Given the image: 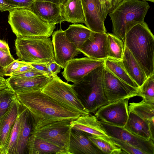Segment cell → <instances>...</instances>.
I'll return each instance as SVG.
<instances>
[{
	"instance_id": "6da1fadb",
	"label": "cell",
	"mask_w": 154,
	"mask_h": 154,
	"mask_svg": "<svg viewBox=\"0 0 154 154\" xmlns=\"http://www.w3.org/2000/svg\"><path fill=\"white\" fill-rule=\"evenodd\" d=\"M19 102L29 110L32 117V130L63 120H73L81 115L61 105L40 90L16 93Z\"/></svg>"
},
{
	"instance_id": "7a4b0ae2",
	"label": "cell",
	"mask_w": 154,
	"mask_h": 154,
	"mask_svg": "<svg viewBox=\"0 0 154 154\" xmlns=\"http://www.w3.org/2000/svg\"><path fill=\"white\" fill-rule=\"evenodd\" d=\"M124 44L147 78L154 74V36L146 22L135 25L128 31Z\"/></svg>"
},
{
	"instance_id": "3957f363",
	"label": "cell",
	"mask_w": 154,
	"mask_h": 154,
	"mask_svg": "<svg viewBox=\"0 0 154 154\" xmlns=\"http://www.w3.org/2000/svg\"><path fill=\"white\" fill-rule=\"evenodd\" d=\"M150 6L142 0H123L109 14L113 34L124 43L126 34L135 25L144 21Z\"/></svg>"
},
{
	"instance_id": "277c9868",
	"label": "cell",
	"mask_w": 154,
	"mask_h": 154,
	"mask_svg": "<svg viewBox=\"0 0 154 154\" xmlns=\"http://www.w3.org/2000/svg\"><path fill=\"white\" fill-rule=\"evenodd\" d=\"M8 21L16 36L50 37L56 28L55 24L44 20L26 8L9 11Z\"/></svg>"
},
{
	"instance_id": "5b68a950",
	"label": "cell",
	"mask_w": 154,
	"mask_h": 154,
	"mask_svg": "<svg viewBox=\"0 0 154 154\" xmlns=\"http://www.w3.org/2000/svg\"><path fill=\"white\" fill-rule=\"evenodd\" d=\"M104 63L94 69L80 81L72 84L78 97L90 113H94L108 102L104 95L102 84Z\"/></svg>"
},
{
	"instance_id": "8992f818",
	"label": "cell",
	"mask_w": 154,
	"mask_h": 154,
	"mask_svg": "<svg viewBox=\"0 0 154 154\" xmlns=\"http://www.w3.org/2000/svg\"><path fill=\"white\" fill-rule=\"evenodd\" d=\"M15 46L20 60L37 63H50L55 61L49 37L17 36Z\"/></svg>"
},
{
	"instance_id": "52a82bcc",
	"label": "cell",
	"mask_w": 154,
	"mask_h": 154,
	"mask_svg": "<svg viewBox=\"0 0 154 154\" xmlns=\"http://www.w3.org/2000/svg\"><path fill=\"white\" fill-rule=\"evenodd\" d=\"M41 91L63 106L81 115L90 113L79 98L72 85L64 82L57 75L52 76Z\"/></svg>"
},
{
	"instance_id": "ba28073f",
	"label": "cell",
	"mask_w": 154,
	"mask_h": 154,
	"mask_svg": "<svg viewBox=\"0 0 154 154\" xmlns=\"http://www.w3.org/2000/svg\"><path fill=\"white\" fill-rule=\"evenodd\" d=\"M71 120H63L49 123L32 130L31 134L56 144L65 150L68 154L72 131Z\"/></svg>"
},
{
	"instance_id": "9c48e42d",
	"label": "cell",
	"mask_w": 154,
	"mask_h": 154,
	"mask_svg": "<svg viewBox=\"0 0 154 154\" xmlns=\"http://www.w3.org/2000/svg\"><path fill=\"white\" fill-rule=\"evenodd\" d=\"M104 93L108 103L137 96L139 89L117 77L104 67L102 78Z\"/></svg>"
},
{
	"instance_id": "30bf717a",
	"label": "cell",
	"mask_w": 154,
	"mask_h": 154,
	"mask_svg": "<svg viewBox=\"0 0 154 154\" xmlns=\"http://www.w3.org/2000/svg\"><path fill=\"white\" fill-rule=\"evenodd\" d=\"M129 99L127 98L104 105L96 111L94 116L102 122L114 126L123 127L128 116Z\"/></svg>"
},
{
	"instance_id": "8fae6325",
	"label": "cell",
	"mask_w": 154,
	"mask_h": 154,
	"mask_svg": "<svg viewBox=\"0 0 154 154\" xmlns=\"http://www.w3.org/2000/svg\"><path fill=\"white\" fill-rule=\"evenodd\" d=\"M99 122L109 137L127 143L146 154H154V140H145L133 134L123 127L111 125L99 120Z\"/></svg>"
},
{
	"instance_id": "7c38bea8",
	"label": "cell",
	"mask_w": 154,
	"mask_h": 154,
	"mask_svg": "<svg viewBox=\"0 0 154 154\" xmlns=\"http://www.w3.org/2000/svg\"><path fill=\"white\" fill-rule=\"evenodd\" d=\"M104 60L87 57L74 58L67 63L62 74L67 82L75 83L80 81L91 71L103 64Z\"/></svg>"
},
{
	"instance_id": "4fadbf2b",
	"label": "cell",
	"mask_w": 154,
	"mask_h": 154,
	"mask_svg": "<svg viewBox=\"0 0 154 154\" xmlns=\"http://www.w3.org/2000/svg\"><path fill=\"white\" fill-rule=\"evenodd\" d=\"M52 41L55 61L63 69L69 61L80 53L67 38L61 27L53 33Z\"/></svg>"
},
{
	"instance_id": "5bb4252c",
	"label": "cell",
	"mask_w": 154,
	"mask_h": 154,
	"mask_svg": "<svg viewBox=\"0 0 154 154\" xmlns=\"http://www.w3.org/2000/svg\"><path fill=\"white\" fill-rule=\"evenodd\" d=\"M85 18V24L92 32L106 33L105 19L100 0H81Z\"/></svg>"
},
{
	"instance_id": "9a60e30c",
	"label": "cell",
	"mask_w": 154,
	"mask_h": 154,
	"mask_svg": "<svg viewBox=\"0 0 154 154\" xmlns=\"http://www.w3.org/2000/svg\"><path fill=\"white\" fill-rule=\"evenodd\" d=\"M78 50L87 57L105 60L108 58L107 33L92 32L89 38Z\"/></svg>"
},
{
	"instance_id": "2e32d148",
	"label": "cell",
	"mask_w": 154,
	"mask_h": 154,
	"mask_svg": "<svg viewBox=\"0 0 154 154\" xmlns=\"http://www.w3.org/2000/svg\"><path fill=\"white\" fill-rule=\"evenodd\" d=\"M52 78V76L48 75L29 78L11 76L6 79V81L8 87L16 94L32 91L41 90Z\"/></svg>"
},
{
	"instance_id": "e0dca14e",
	"label": "cell",
	"mask_w": 154,
	"mask_h": 154,
	"mask_svg": "<svg viewBox=\"0 0 154 154\" xmlns=\"http://www.w3.org/2000/svg\"><path fill=\"white\" fill-rule=\"evenodd\" d=\"M62 6L51 2L35 0L30 10L44 20L56 24L63 21Z\"/></svg>"
},
{
	"instance_id": "ac0fdd59",
	"label": "cell",
	"mask_w": 154,
	"mask_h": 154,
	"mask_svg": "<svg viewBox=\"0 0 154 154\" xmlns=\"http://www.w3.org/2000/svg\"><path fill=\"white\" fill-rule=\"evenodd\" d=\"M90 135L72 129L68 154H101L103 152L88 138Z\"/></svg>"
},
{
	"instance_id": "d6986e66",
	"label": "cell",
	"mask_w": 154,
	"mask_h": 154,
	"mask_svg": "<svg viewBox=\"0 0 154 154\" xmlns=\"http://www.w3.org/2000/svg\"><path fill=\"white\" fill-rule=\"evenodd\" d=\"M123 127L134 135L145 140H154V127L148 121L128 110V116Z\"/></svg>"
},
{
	"instance_id": "ffe728a7",
	"label": "cell",
	"mask_w": 154,
	"mask_h": 154,
	"mask_svg": "<svg viewBox=\"0 0 154 154\" xmlns=\"http://www.w3.org/2000/svg\"><path fill=\"white\" fill-rule=\"evenodd\" d=\"M70 125L72 130L91 135L109 137L102 128L99 120L94 115L90 113L80 116L76 119L71 120Z\"/></svg>"
},
{
	"instance_id": "44dd1931",
	"label": "cell",
	"mask_w": 154,
	"mask_h": 154,
	"mask_svg": "<svg viewBox=\"0 0 154 154\" xmlns=\"http://www.w3.org/2000/svg\"><path fill=\"white\" fill-rule=\"evenodd\" d=\"M20 104L16 96L9 109L0 117V147L2 150L19 114Z\"/></svg>"
},
{
	"instance_id": "7402d4cb",
	"label": "cell",
	"mask_w": 154,
	"mask_h": 154,
	"mask_svg": "<svg viewBox=\"0 0 154 154\" xmlns=\"http://www.w3.org/2000/svg\"><path fill=\"white\" fill-rule=\"evenodd\" d=\"M27 147L29 154H68L65 150L56 144L32 134Z\"/></svg>"
},
{
	"instance_id": "603a6c76",
	"label": "cell",
	"mask_w": 154,
	"mask_h": 154,
	"mask_svg": "<svg viewBox=\"0 0 154 154\" xmlns=\"http://www.w3.org/2000/svg\"><path fill=\"white\" fill-rule=\"evenodd\" d=\"M21 110L22 121L16 154H28V142L33 126L32 119L29 110L22 104Z\"/></svg>"
},
{
	"instance_id": "cb8c5ba5",
	"label": "cell",
	"mask_w": 154,
	"mask_h": 154,
	"mask_svg": "<svg viewBox=\"0 0 154 154\" xmlns=\"http://www.w3.org/2000/svg\"><path fill=\"white\" fill-rule=\"evenodd\" d=\"M122 61L128 74L139 88L147 77L139 63L125 46Z\"/></svg>"
},
{
	"instance_id": "d4e9b609",
	"label": "cell",
	"mask_w": 154,
	"mask_h": 154,
	"mask_svg": "<svg viewBox=\"0 0 154 154\" xmlns=\"http://www.w3.org/2000/svg\"><path fill=\"white\" fill-rule=\"evenodd\" d=\"M62 16L63 21L73 24L85 23L81 0H68L62 6Z\"/></svg>"
},
{
	"instance_id": "484cf974",
	"label": "cell",
	"mask_w": 154,
	"mask_h": 154,
	"mask_svg": "<svg viewBox=\"0 0 154 154\" xmlns=\"http://www.w3.org/2000/svg\"><path fill=\"white\" fill-rule=\"evenodd\" d=\"M66 36L78 49L89 38L92 31L81 24L70 25L65 30Z\"/></svg>"
},
{
	"instance_id": "4316f807",
	"label": "cell",
	"mask_w": 154,
	"mask_h": 154,
	"mask_svg": "<svg viewBox=\"0 0 154 154\" xmlns=\"http://www.w3.org/2000/svg\"><path fill=\"white\" fill-rule=\"evenodd\" d=\"M104 65L105 67L117 77L131 86L139 89L138 85L128 74L122 60L108 58L104 60Z\"/></svg>"
},
{
	"instance_id": "83f0119b",
	"label": "cell",
	"mask_w": 154,
	"mask_h": 154,
	"mask_svg": "<svg viewBox=\"0 0 154 154\" xmlns=\"http://www.w3.org/2000/svg\"><path fill=\"white\" fill-rule=\"evenodd\" d=\"M19 114L2 150L3 154H16L18 141L22 121L21 104L20 103Z\"/></svg>"
},
{
	"instance_id": "f1b7e54d",
	"label": "cell",
	"mask_w": 154,
	"mask_h": 154,
	"mask_svg": "<svg viewBox=\"0 0 154 154\" xmlns=\"http://www.w3.org/2000/svg\"><path fill=\"white\" fill-rule=\"evenodd\" d=\"M128 110L149 121L154 127V103L147 102L143 100L139 102H132L128 105Z\"/></svg>"
},
{
	"instance_id": "f546056e",
	"label": "cell",
	"mask_w": 154,
	"mask_h": 154,
	"mask_svg": "<svg viewBox=\"0 0 154 154\" xmlns=\"http://www.w3.org/2000/svg\"><path fill=\"white\" fill-rule=\"evenodd\" d=\"M88 138L103 153L126 154L120 148L115 144L109 137L89 135Z\"/></svg>"
},
{
	"instance_id": "4dcf8cb0",
	"label": "cell",
	"mask_w": 154,
	"mask_h": 154,
	"mask_svg": "<svg viewBox=\"0 0 154 154\" xmlns=\"http://www.w3.org/2000/svg\"><path fill=\"white\" fill-rule=\"evenodd\" d=\"M108 58L122 60L125 45L123 42L114 34L107 33Z\"/></svg>"
},
{
	"instance_id": "1f68e13d",
	"label": "cell",
	"mask_w": 154,
	"mask_h": 154,
	"mask_svg": "<svg viewBox=\"0 0 154 154\" xmlns=\"http://www.w3.org/2000/svg\"><path fill=\"white\" fill-rule=\"evenodd\" d=\"M137 96L147 102L154 103V74L147 78L139 88Z\"/></svg>"
},
{
	"instance_id": "d6a6232c",
	"label": "cell",
	"mask_w": 154,
	"mask_h": 154,
	"mask_svg": "<svg viewBox=\"0 0 154 154\" xmlns=\"http://www.w3.org/2000/svg\"><path fill=\"white\" fill-rule=\"evenodd\" d=\"M16 96V93L8 87L0 90V117L9 109Z\"/></svg>"
},
{
	"instance_id": "836d02e7",
	"label": "cell",
	"mask_w": 154,
	"mask_h": 154,
	"mask_svg": "<svg viewBox=\"0 0 154 154\" xmlns=\"http://www.w3.org/2000/svg\"><path fill=\"white\" fill-rule=\"evenodd\" d=\"M109 137L115 144L120 148L126 154H146L141 150L127 143L116 138Z\"/></svg>"
},
{
	"instance_id": "e575fe53",
	"label": "cell",
	"mask_w": 154,
	"mask_h": 154,
	"mask_svg": "<svg viewBox=\"0 0 154 154\" xmlns=\"http://www.w3.org/2000/svg\"><path fill=\"white\" fill-rule=\"evenodd\" d=\"M123 0H100L103 7L104 16L106 18L107 15L113 11Z\"/></svg>"
},
{
	"instance_id": "d590c367",
	"label": "cell",
	"mask_w": 154,
	"mask_h": 154,
	"mask_svg": "<svg viewBox=\"0 0 154 154\" xmlns=\"http://www.w3.org/2000/svg\"><path fill=\"white\" fill-rule=\"evenodd\" d=\"M26 62L20 60L18 59L14 61L5 67L4 69L5 75L11 76L13 73Z\"/></svg>"
},
{
	"instance_id": "8d00e7d4",
	"label": "cell",
	"mask_w": 154,
	"mask_h": 154,
	"mask_svg": "<svg viewBox=\"0 0 154 154\" xmlns=\"http://www.w3.org/2000/svg\"><path fill=\"white\" fill-rule=\"evenodd\" d=\"M15 60L11 54L0 49V66L4 68Z\"/></svg>"
},
{
	"instance_id": "74e56055",
	"label": "cell",
	"mask_w": 154,
	"mask_h": 154,
	"mask_svg": "<svg viewBox=\"0 0 154 154\" xmlns=\"http://www.w3.org/2000/svg\"><path fill=\"white\" fill-rule=\"evenodd\" d=\"M47 75H48L45 72L34 68L22 73L12 76L20 78H29Z\"/></svg>"
},
{
	"instance_id": "f35d334b",
	"label": "cell",
	"mask_w": 154,
	"mask_h": 154,
	"mask_svg": "<svg viewBox=\"0 0 154 154\" xmlns=\"http://www.w3.org/2000/svg\"><path fill=\"white\" fill-rule=\"evenodd\" d=\"M17 8L31 9V6L36 0H6Z\"/></svg>"
},
{
	"instance_id": "ab89813d",
	"label": "cell",
	"mask_w": 154,
	"mask_h": 154,
	"mask_svg": "<svg viewBox=\"0 0 154 154\" xmlns=\"http://www.w3.org/2000/svg\"><path fill=\"white\" fill-rule=\"evenodd\" d=\"M29 63L35 68L45 72L48 75L52 76L49 68L50 63Z\"/></svg>"
},
{
	"instance_id": "60d3db41",
	"label": "cell",
	"mask_w": 154,
	"mask_h": 154,
	"mask_svg": "<svg viewBox=\"0 0 154 154\" xmlns=\"http://www.w3.org/2000/svg\"><path fill=\"white\" fill-rule=\"evenodd\" d=\"M17 8L6 0H0V11L3 12L5 11H10Z\"/></svg>"
},
{
	"instance_id": "b9f144b4",
	"label": "cell",
	"mask_w": 154,
	"mask_h": 154,
	"mask_svg": "<svg viewBox=\"0 0 154 154\" xmlns=\"http://www.w3.org/2000/svg\"><path fill=\"white\" fill-rule=\"evenodd\" d=\"M34 68L29 63L26 62L24 64L21 66L17 70L15 71L13 73L11 76L22 73L32 70Z\"/></svg>"
},
{
	"instance_id": "7bdbcfd3",
	"label": "cell",
	"mask_w": 154,
	"mask_h": 154,
	"mask_svg": "<svg viewBox=\"0 0 154 154\" xmlns=\"http://www.w3.org/2000/svg\"><path fill=\"white\" fill-rule=\"evenodd\" d=\"M49 66L52 76L57 75L60 71L61 67L55 61L51 62Z\"/></svg>"
},
{
	"instance_id": "ee69618b",
	"label": "cell",
	"mask_w": 154,
	"mask_h": 154,
	"mask_svg": "<svg viewBox=\"0 0 154 154\" xmlns=\"http://www.w3.org/2000/svg\"><path fill=\"white\" fill-rule=\"evenodd\" d=\"M0 49L11 54L10 49L8 43L5 41L0 39Z\"/></svg>"
},
{
	"instance_id": "f6af8a7d",
	"label": "cell",
	"mask_w": 154,
	"mask_h": 154,
	"mask_svg": "<svg viewBox=\"0 0 154 154\" xmlns=\"http://www.w3.org/2000/svg\"><path fill=\"white\" fill-rule=\"evenodd\" d=\"M7 88H8V85L6 79L0 76V90Z\"/></svg>"
},
{
	"instance_id": "bcb514c9",
	"label": "cell",
	"mask_w": 154,
	"mask_h": 154,
	"mask_svg": "<svg viewBox=\"0 0 154 154\" xmlns=\"http://www.w3.org/2000/svg\"><path fill=\"white\" fill-rule=\"evenodd\" d=\"M51 2L63 6L68 0H36Z\"/></svg>"
},
{
	"instance_id": "7dc6e473",
	"label": "cell",
	"mask_w": 154,
	"mask_h": 154,
	"mask_svg": "<svg viewBox=\"0 0 154 154\" xmlns=\"http://www.w3.org/2000/svg\"><path fill=\"white\" fill-rule=\"evenodd\" d=\"M0 76L3 77L5 76L4 69L1 66H0Z\"/></svg>"
},
{
	"instance_id": "c3c4849f",
	"label": "cell",
	"mask_w": 154,
	"mask_h": 154,
	"mask_svg": "<svg viewBox=\"0 0 154 154\" xmlns=\"http://www.w3.org/2000/svg\"><path fill=\"white\" fill-rule=\"evenodd\" d=\"M143 0L145 1H149L150 2H154V0Z\"/></svg>"
},
{
	"instance_id": "681fc988",
	"label": "cell",
	"mask_w": 154,
	"mask_h": 154,
	"mask_svg": "<svg viewBox=\"0 0 154 154\" xmlns=\"http://www.w3.org/2000/svg\"><path fill=\"white\" fill-rule=\"evenodd\" d=\"M0 154H3L2 149L0 147Z\"/></svg>"
}]
</instances>
